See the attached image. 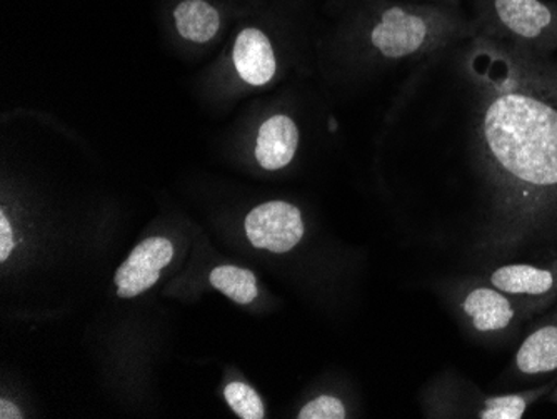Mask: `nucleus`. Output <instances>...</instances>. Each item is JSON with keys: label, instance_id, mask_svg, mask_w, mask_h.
I'll return each mask as SVG.
<instances>
[{"label": "nucleus", "instance_id": "dca6fc26", "mask_svg": "<svg viewBox=\"0 0 557 419\" xmlns=\"http://www.w3.org/2000/svg\"><path fill=\"white\" fill-rule=\"evenodd\" d=\"M0 418L2 419H22L24 415H22L21 409L14 405V403L5 402L2 399L0 402Z\"/></svg>", "mask_w": 557, "mask_h": 419}, {"label": "nucleus", "instance_id": "39448f33", "mask_svg": "<svg viewBox=\"0 0 557 419\" xmlns=\"http://www.w3.org/2000/svg\"><path fill=\"white\" fill-rule=\"evenodd\" d=\"M486 281L512 298L543 311L557 296V261L547 266L529 262L497 266L487 274Z\"/></svg>", "mask_w": 557, "mask_h": 419}, {"label": "nucleus", "instance_id": "4468645a", "mask_svg": "<svg viewBox=\"0 0 557 419\" xmlns=\"http://www.w3.org/2000/svg\"><path fill=\"white\" fill-rule=\"evenodd\" d=\"M299 419H344L347 418L346 406L336 396L322 394L318 398L304 405L300 409Z\"/></svg>", "mask_w": 557, "mask_h": 419}, {"label": "nucleus", "instance_id": "f8f14e48", "mask_svg": "<svg viewBox=\"0 0 557 419\" xmlns=\"http://www.w3.org/2000/svg\"><path fill=\"white\" fill-rule=\"evenodd\" d=\"M212 286L237 305H250L258 298L259 287L255 273L237 266H219L211 273Z\"/></svg>", "mask_w": 557, "mask_h": 419}, {"label": "nucleus", "instance_id": "f3484780", "mask_svg": "<svg viewBox=\"0 0 557 419\" xmlns=\"http://www.w3.org/2000/svg\"><path fill=\"white\" fill-rule=\"evenodd\" d=\"M425 4L446 5V8L462 9V0H421Z\"/></svg>", "mask_w": 557, "mask_h": 419}, {"label": "nucleus", "instance_id": "423d86ee", "mask_svg": "<svg viewBox=\"0 0 557 419\" xmlns=\"http://www.w3.org/2000/svg\"><path fill=\"white\" fill-rule=\"evenodd\" d=\"M174 258V246L165 237H149L136 246L115 273L121 298H136L158 283L161 269Z\"/></svg>", "mask_w": 557, "mask_h": 419}, {"label": "nucleus", "instance_id": "6ab92c4d", "mask_svg": "<svg viewBox=\"0 0 557 419\" xmlns=\"http://www.w3.org/2000/svg\"><path fill=\"white\" fill-rule=\"evenodd\" d=\"M556 299H557V296H556Z\"/></svg>", "mask_w": 557, "mask_h": 419}, {"label": "nucleus", "instance_id": "f03ea898", "mask_svg": "<svg viewBox=\"0 0 557 419\" xmlns=\"http://www.w3.org/2000/svg\"><path fill=\"white\" fill-rule=\"evenodd\" d=\"M475 37L557 54L554 0H469Z\"/></svg>", "mask_w": 557, "mask_h": 419}, {"label": "nucleus", "instance_id": "0eeeda50", "mask_svg": "<svg viewBox=\"0 0 557 419\" xmlns=\"http://www.w3.org/2000/svg\"><path fill=\"white\" fill-rule=\"evenodd\" d=\"M234 67L243 83L262 87L277 74V56L264 30L247 27L237 36L233 51Z\"/></svg>", "mask_w": 557, "mask_h": 419}, {"label": "nucleus", "instance_id": "9b49d317", "mask_svg": "<svg viewBox=\"0 0 557 419\" xmlns=\"http://www.w3.org/2000/svg\"><path fill=\"white\" fill-rule=\"evenodd\" d=\"M177 33L190 42L205 44L214 39L221 27V15L206 0H184L174 9Z\"/></svg>", "mask_w": 557, "mask_h": 419}, {"label": "nucleus", "instance_id": "f257e3e1", "mask_svg": "<svg viewBox=\"0 0 557 419\" xmlns=\"http://www.w3.org/2000/svg\"><path fill=\"white\" fill-rule=\"evenodd\" d=\"M474 151L487 196L481 246L516 251L557 237V54L474 37Z\"/></svg>", "mask_w": 557, "mask_h": 419}, {"label": "nucleus", "instance_id": "20e7f679", "mask_svg": "<svg viewBox=\"0 0 557 419\" xmlns=\"http://www.w3.org/2000/svg\"><path fill=\"white\" fill-rule=\"evenodd\" d=\"M246 236L258 249L284 255L302 241L304 219L297 206L286 201H269L247 214Z\"/></svg>", "mask_w": 557, "mask_h": 419}, {"label": "nucleus", "instance_id": "7ed1b4c3", "mask_svg": "<svg viewBox=\"0 0 557 419\" xmlns=\"http://www.w3.org/2000/svg\"><path fill=\"white\" fill-rule=\"evenodd\" d=\"M454 303L466 326L478 336L490 340L512 336L522 323L541 311L536 306L503 293L486 280L459 286Z\"/></svg>", "mask_w": 557, "mask_h": 419}, {"label": "nucleus", "instance_id": "ddd939ff", "mask_svg": "<svg viewBox=\"0 0 557 419\" xmlns=\"http://www.w3.org/2000/svg\"><path fill=\"white\" fill-rule=\"evenodd\" d=\"M225 402L230 403L233 411L243 419L265 418V406L258 391L249 384L231 383L224 390Z\"/></svg>", "mask_w": 557, "mask_h": 419}, {"label": "nucleus", "instance_id": "1a4fd4ad", "mask_svg": "<svg viewBox=\"0 0 557 419\" xmlns=\"http://www.w3.org/2000/svg\"><path fill=\"white\" fill-rule=\"evenodd\" d=\"M519 377H543L557 371V318L534 324L519 344L512 361Z\"/></svg>", "mask_w": 557, "mask_h": 419}, {"label": "nucleus", "instance_id": "2eb2a0df", "mask_svg": "<svg viewBox=\"0 0 557 419\" xmlns=\"http://www.w3.org/2000/svg\"><path fill=\"white\" fill-rule=\"evenodd\" d=\"M14 249V236L4 212L0 214V261H8L11 251Z\"/></svg>", "mask_w": 557, "mask_h": 419}, {"label": "nucleus", "instance_id": "9d476101", "mask_svg": "<svg viewBox=\"0 0 557 419\" xmlns=\"http://www.w3.org/2000/svg\"><path fill=\"white\" fill-rule=\"evenodd\" d=\"M554 383L508 394H483L475 399L471 415L478 419H521L537 399L553 390Z\"/></svg>", "mask_w": 557, "mask_h": 419}, {"label": "nucleus", "instance_id": "a211bd4d", "mask_svg": "<svg viewBox=\"0 0 557 419\" xmlns=\"http://www.w3.org/2000/svg\"><path fill=\"white\" fill-rule=\"evenodd\" d=\"M550 399L557 405V384H554V390H550Z\"/></svg>", "mask_w": 557, "mask_h": 419}, {"label": "nucleus", "instance_id": "6e6552de", "mask_svg": "<svg viewBox=\"0 0 557 419\" xmlns=\"http://www.w3.org/2000/svg\"><path fill=\"white\" fill-rule=\"evenodd\" d=\"M299 137V127L293 118L286 114L271 115L259 127L256 137V161L269 172L287 168L296 158Z\"/></svg>", "mask_w": 557, "mask_h": 419}]
</instances>
